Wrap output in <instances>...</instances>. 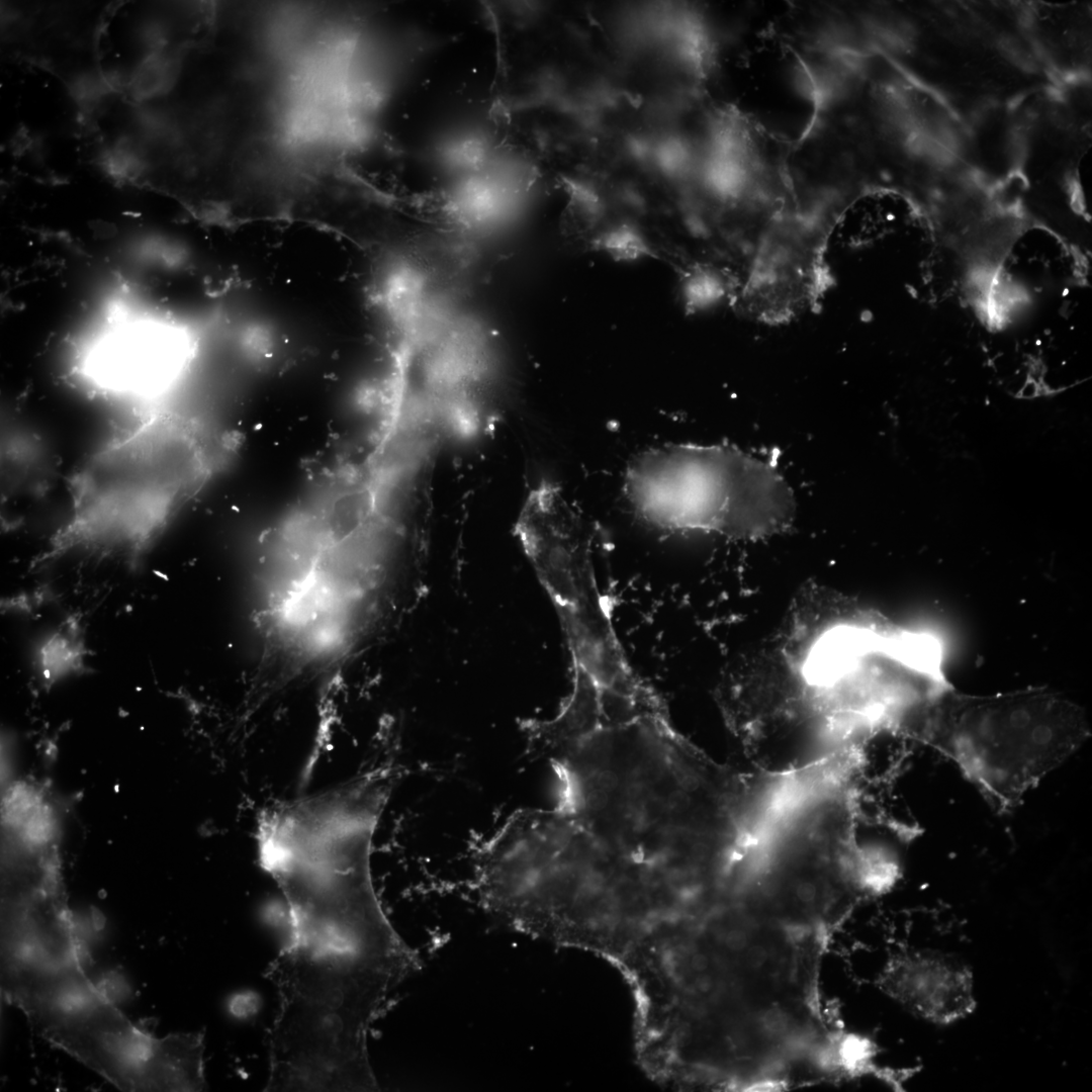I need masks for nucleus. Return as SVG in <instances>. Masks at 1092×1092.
<instances>
[{
    "label": "nucleus",
    "instance_id": "nucleus-1",
    "mask_svg": "<svg viewBox=\"0 0 1092 1092\" xmlns=\"http://www.w3.org/2000/svg\"><path fill=\"white\" fill-rule=\"evenodd\" d=\"M398 781L382 764L320 794L265 808L261 867L288 906L291 935L267 969L272 1041L305 1058L360 1051L393 992L421 969L375 891L371 846Z\"/></svg>",
    "mask_w": 1092,
    "mask_h": 1092
},
{
    "label": "nucleus",
    "instance_id": "nucleus-2",
    "mask_svg": "<svg viewBox=\"0 0 1092 1092\" xmlns=\"http://www.w3.org/2000/svg\"><path fill=\"white\" fill-rule=\"evenodd\" d=\"M559 780L556 806L607 848L700 877L741 854L767 799L764 777L714 761L664 702L594 708L528 740Z\"/></svg>",
    "mask_w": 1092,
    "mask_h": 1092
},
{
    "label": "nucleus",
    "instance_id": "nucleus-3",
    "mask_svg": "<svg viewBox=\"0 0 1092 1092\" xmlns=\"http://www.w3.org/2000/svg\"><path fill=\"white\" fill-rule=\"evenodd\" d=\"M238 436L163 403L138 407L79 465L47 558L135 560L238 452Z\"/></svg>",
    "mask_w": 1092,
    "mask_h": 1092
},
{
    "label": "nucleus",
    "instance_id": "nucleus-4",
    "mask_svg": "<svg viewBox=\"0 0 1092 1092\" xmlns=\"http://www.w3.org/2000/svg\"><path fill=\"white\" fill-rule=\"evenodd\" d=\"M1 992L51 1044L129 1092H171L189 1062L183 1032L157 1037L130 1021L86 975L60 896L2 911Z\"/></svg>",
    "mask_w": 1092,
    "mask_h": 1092
},
{
    "label": "nucleus",
    "instance_id": "nucleus-5",
    "mask_svg": "<svg viewBox=\"0 0 1092 1092\" xmlns=\"http://www.w3.org/2000/svg\"><path fill=\"white\" fill-rule=\"evenodd\" d=\"M886 725L951 759L1000 813L1090 735L1082 708L1046 688L971 696L949 684L897 707Z\"/></svg>",
    "mask_w": 1092,
    "mask_h": 1092
},
{
    "label": "nucleus",
    "instance_id": "nucleus-6",
    "mask_svg": "<svg viewBox=\"0 0 1092 1092\" xmlns=\"http://www.w3.org/2000/svg\"><path fill=\"white\" fill-rule=\"evenodd\" d=\"M625 491L641 518L668 530L757 539L786 531L795 516L775 468L730 446L648 449L630 463Z\"/></svg>",
    "mask_w": 1092,
    "mask_h": 1092
},
{
    "label": "nucleus",
    "instance_id": "nucleus-7",
    "mask_svg": "<svg viewBox=\"0 0 1092 1092\" xmlns=\"http://www.w3.org/2000/svg\"><path fill=\"white\" fill-rule=\"evenodd\" d=\"M191 353L182 333L166 323L117 315L75 348L69 369L89 389L143 407L160 403Z\"/></svg>",
    "mask_w": 1092,
    "mask_h": 1092
},
{
    "label": "nucleus",
    "instance_id": "nucleus-8",
    "mask_svg": "<svg viewBox=\"0 0 1092 1092\" xmlns=\"http://www.w3.org/2000/svg\"><path fill=\"white\" fill-rule=\"evenodd\" d=\"M880 984L911 1012L934 1023H952L976 1007L971 971L935 952L894 957L883 971Z\"/></svg>",
    "mask_w": 1092,
    "mask_h": 1092
},
{
    "label": "nucleus",
    "instance_id": "nucleus-9",
    "mask_svg": "<svg viewBox=\"0 0 1092 1092\" xmlns=\"http://www.w3.org/2000/svg\"><path fill=\"white\" fill-rule=\"evenodd\" d=\"M2 494L5 503L34 502L47 490L55 459L44 438L23 418L5 416Z\"/></svg>",
    "mask_w": 1092,
    "mask_h": 1092
},
{
    "label": "nucleus",
    "instance_id": "nucleus-10",
    "mask_svg": "<svg viewBox=\"0 0 1092 1092\" xmlns=\"http://www.w3.org/2000/svg\"><path fill=\"white\" fill-rule=\"evenodd\" d=\"M729 291L726 277L712 265L693 264L680 273L678 295L688 315L719 306L728 297Z\"/></svg>",
    "mask_w": 1092,
    "mask_h": 1092
},
{
    "label": "nucleus",
    "instance_id": "nucleus-11",
    "mask_svg": "<svg viewBox=\"0 0 1092 1092\" xmlns=\"http://www.w3.org/2000/svg\"><path fill=\"white\" fill-rule=\"evenodd\" d=\"M592 251L618 263L658 259L654 244L637 225L623 221L598 233L589 242Z\"/></svg>",
    "mask_w": 1092,
    "mask_h": 1092
},
{
    "label": "nucleus",
    "instance_id": "nucleus-12",
    "mask_svg": "<svg viewBox=\"0 0 1092 1092\" xmlns=\"http://www.w3.org/2000/svg\"><path fill=\"white\" fill-rule=\"evenodd\" d=\"M83 645L76 632L62 628L43 644L40 650L41 672L55 679L76 669L82 661Z\"/></svg>",
    "mask_w": 1092,
    "mask_h": 1092
},
{
    "label": "nucleus",
    "instance_id": "nucleus-13",
    "mask_svg": "<svg viewBox=\"0 0 1092 1092\" xmlns=\"http://www.w3.org/2000/svg\"><path fill=\"white\" fill-rule=\"evenodd\" d=\"M563 184L576 210L582 212L587 219L598 218L601 202L596 192L580 182L565 180Z\"/></svg>",
    "mask_w": 1092,
    "mask_h": 1092
}]
</instances>
